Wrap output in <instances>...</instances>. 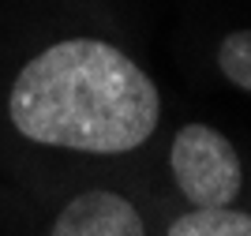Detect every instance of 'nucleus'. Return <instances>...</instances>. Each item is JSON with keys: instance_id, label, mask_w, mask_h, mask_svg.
<instances>
[{"instance_id": "2", "label": "nucleus", "mask_w": 251, "mask_h": 236, "mask_svg": "<svg viewBox=\"0 0 251 236\" xmlns=\"http://www.w3.org/2000/svg\"><path fill=\"white\" fill-rule=\"evenodd\" d=\"M169 176L180 206H232L244 199V161L229 135L184 124L169 143Z\"/></svg>"}, {"instance_id": "3", "label": "nucleus", "mask_w": 251, "mask_h": 236, "mask_svg": "<svg viewBox=\"0 0 251 236\" xmlns=\"http://www.w3.org/2000/svg\"><path fill=\"white\" fill-rule=\"evenodd\" d=\"M157 214L120 184H86L56 199L34 236H154Z\"/></svg>"}, {"instance_id": "5", "label": "nucleus", "mask_w": 251, "mask_h": 236, "mask_svg": "<svg viewBox=\"0 0 251 236\" xmlns=\"http://www.w3.org/2000/svg\"><path fill=\"white\" fill-rule=\"evenodd\" d=\"M214 64H218V72L225 75L229 86H236L240 94H251V26L225 34L218 41Z\"/></svg>"}, {"instance_id": "4", "label": "nucleus", "mask_w": 251, "mask_h": 236, "mask_svg": "<svg viewBox=\"0 0 251 236\" xmlns=\"http://www.w3.org/2000/svg\"><path fill=\"white\" fill-rule=\"evenodd\" d=\"M154 236H251V210L232 206H180L157 217Z\"/></svg>"}, {"instance_id": "1", "label": "nucleus", "mask_w": 251, "mask_h": 236, "mask_svg": "<svg viewBox=\"0 0 251 236\" xmlns=\"http://www.w3.org/2000/svg\"><path fill=\"white\" fill-rule=\"evenodd\" d=\"M4 128L34 154L131 157L161 128V90L120 41L94 34L52 38L11 72Z\"/></svg>"}]
</instances>
